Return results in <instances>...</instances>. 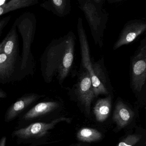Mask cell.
I'll use <instances>...</instances> for the list:
<instances>
[{"label":"cell","instance_id":"obj_22","mask_svg":"<svg viewBox=\"0 0 146 146\" xmlns=\"http://www.w3.org/2000/svg\"><path fill=\"white\" fill-rule=\"evenodd\" d=\"M7 0H0V6H3L7 2Z\"/></svg>","mask_w":146,"mask_h":146},{"label":"cell","instance_id":"obj_20","mask_svg":"<svg viewBox=\"0 0 146 146\" xmlns=\"http://www.w3.org/2000/svg\"><path fill=\"white\" fill-rule=\"evenodd\" d=\"M7 97V93L3 91L1 88H0V98H6Z\"/></svg>","mask_w":146,"mask_h":146},{"label":"cell","instance_id":"obj_13","mask_svg":"<svg viewBox=\"0 0 146 146\" xmlns=\"http://www.w3.org/2000/svg\"><path fill=\"white\" fill-rule=\"evenodd\" d=\"M134 113L122 100L117 101L113 114V119L117 126L123 128L128 125L133 120Z\"/></svg>","mask_w":146,"mask_h":146},{"label":"cell","instance_id":"obj_19","mask_svg":"<svg viewBox=\"0 0 146 146\" xmlns=\"http://www.w3.org/2000/svg\"><path fill=\"white\" fill-rule=\"evenodd\" d=\"M10 19H11V16L9 15L3 18L0 21V36H1L3 29L9 22Z\"/></svg>","mask_w":146,"mask_h":146},{"label":"cell","instance_id":"obj_7","mask_svg":"<svg viewBox=\"0 0 146 146\" xmlns=\"http://www.w3.org/2000/svg\"><path fill=\"white\" fill-rule=\"evenodd\" d=\"M78 3L79 8L83 11L89 23L95 44L102 47L100 19L95 4L91 0H81Z\"/></svg>","mask_w":146,"mask_h":146},{"label":"cell","instance_id":"obj_9","mask_svg":"<svg viewBox=\"0 0 146 146\" xmlns=\"http://www.w3.org/2000/svg\"><path fill=\"white\" fill-rule=\"evenodd\" d=\"M45 97V94H39L35 93L25 94L17 99L9 108L5 115V121H10L25 110L34 105L41 99Z\"/></svg>","mask_w":146,"mask_h":146},{"label":"cell","instance_id":"obj_1","mask_svg":"<svg viewBox=\"0 0 146 146\" xmlns=\"http://www.w3.org/2000/svg\"><path fill=\"white\" fill-rule=\"evenodd\" d=\"M76 37L73 32L51 41L41 55L40 69L47 84L54 81L63 86L69 76H76Z\"/></svg>","mask_w":146,"mask_h":146},{"label":"cell","instance_id":"obj_16","mask_svg":"<svg viewBox=\"0 0 146 146\" xmlns=\"http://www.w3.org/2000/svg\"><path fill=\"white\" fill-rule=\"evenodd\" d=\"M38 2L39 0H9L4 5L0 6V15L20 9L31 7L38 3Z\"/></svg>","mask_w":146,"mask_h":146},{"label":"cell","instance_id":"obj_23","mask_svg":"<svg viewBox=\"0 0 146 146\" xmlns=\"http://www.w3.org/2000/svg\"><path fill=\"white\" fill-rule=\"evenodd\" d=\"M91 1H93L94 2H95V3H99L100 1H101V0H91Z\"/></svg>","mask_w":146,"mask_h":146},{"label":"cell","instance_id":"obj_11","mask_svg":"<svg viewBox=\"0 0 146 146\" xmlns=\"http://www.w3.org/2000/svg\"><path fill=\"white\" fill-rule=\"evenodd\" d=\"M0 52L4 53L9 58L21 64V56L19 54V36L17 27L14 23L0 44Z\"/></svg>","mask_w":146,"mask_h":146},{"label":"cell","instance_id":"obj_25","mask_svg":"<svg viewBox=\"0 0 146 146\" xmlns=\"http://www.w3.org/2000/svg\"><path fill=\"white\" fill-rule=\"evenodd\" d=\"M145 145H146V142H145Z\"/></svg>","mask_w":146,"mask_h":146},{"label":"cell","instance_id":"obj_2","mask_svg":"<svg viewBox=\"0 0 146 146\" xmlns=\"http://www.w3.org/2000/svg\"><path fill=\"white\" fill-rule=\"evenodd\" d=\"M22 38V48L21 62V80L28 76H33L36 62L31 50L37 27V20L33 13L25 12L14 22Z\"/></svg>","mask_w":146,"mask_h":146},{"label":"cell","instance_id":"obj_14","mask_svg":"<svg viewBox=\"0 0 146 146\" xmlns=\"http://www.w3.org/2000/svg\"><path fill=\"white\" fill-rule=\"evenodd\" d=\"M40 6L61 18L69 14L71 10V0H46Z\"/></svg>","mask_w":146,"mask_h":146},{"label":"cell","instance_id":"obj_6","mask_svg":"<svg viewBox=\"0 0 146 146\" xmlns=\"http://www.w3.org/2000/svg\"><path fill=\"white\" fill-rule=\"evenodd\" d=\"M72 118L60 117L54 119L50 122H36L32 123L26 127L16 130L13 133L14 136L23 139L39 138L45 135L49 130L52 129L57 123L65 121L69 123Z\"/></svg>","mask_w":146,"mask_h":146},{"label":"cell","instance_id":"obj_15","mask_svg":"<svg viewBox=\"0 0 146 146\" xmlns=\"http://www.w3.org/2000/svg\"><path fill=\"white\" fill-rule=\"evenodd\" d=\"M112 108L111 95L104 98L100 99L96 102L93 109V112L97 121H104L109 116Z\"/></svg>","mask_w":146,"mask_h":146},{"label":"cell","instance_id":"obj_12","mask_svg":"<svg viewBox=\"0 0 146 146\" xmlns=\"http://www.w3.org/2000/svg\"><path fill=\"white\" fill-rule=\"evenodd\" d=\"M146 30V24H135L128 26L124 29L114 44L113 49L117 50L131 43Z\"/></svg>","mask_w":146,"mask_h":146},{"label":"cell","instance_id":"obj_8","mask_svg":"<svg viewBox=\"0 0 146 146\" xmlns=\"http://www.w3.org/2000/svg\"><path fill=\"white\" fill-rule=\"evenodd\" d=\"M63 102L61 100L54 99L38 102L24 114L22 119L30 121L53 113L63 107Z\"/></svg>","mask_w":146,"mask_h":146},{"label":"cell","instance_id":"obj_5","mask_svg":"<svg viewBox=\"0 0 146 146\" xmlns=\"http://www.w3.org/2000/svg\"><path fill=\"white\" fill-rule=\"evenodd\" d=\"M131 84L134 91L141 92L146 80V43L141 44L131 62Z\"/></svg>","mask_w":146,"mask_h":146},{"label":"cell","instance_id":"obj_24","mask_svg":"<svg viewBox=\"0 0 146 146\" xmlns=\"http://www.w3.org/2000/svg\"><path fill=\"white\" fill-rule=\"evenodd\" d=\"M77 1H78V2H79L80 1H81V0H77Z\"/></svg>","mask_w":146,"mask_h":146},{"label":"cell","instance_id":"obj_4","mask_svg":"<svg viewBox=\"0 0 146 146\" xmlns=\"http://www.w3.org/2000/svg\"><path fill=\"white\" fill-rule=\"evenodd\" d=\"M77 29L80 48V66L85 68L90 74L96 98L100 95H107L109 92L106 86L98 78L93 70L89 42L83 26V20L81 17L78 19Z\"/></svg>","mask_w":146,"mask_h":146},{"label":"cell","instance_id":"obj_3","mask_svg":"<svg viewBox=\"0 0 146 146\" xmlns=\"http://www.w3.org/2000/svg\"><path fill=\"white\" fill-rule=\"evenodd\" d=\"M75 76L77 79L74 84L67 88L69 98L81 111L89 115L92 103L96 98L91 76L87 71L81 66Z\"/></svg>","mask_w":146,"mask_h":146},{"label":"cell","instance_id":"obj_17","mask_svg":"<svg viewBox=\"0 0 146 146\" xmlns=\"http://www.w3.org/2000/svg\"><path fill=\"white\" fill-rule=\"evenodd\" d=\"M102 133L97 129L91 128H83L78 131V139L83 142H91L100 140L102 138Z\"/></svg>","mask_w":146,"mask_h":146},{"label":"cell","instance_id":"obj_18","mask_svg":"<svg viewBox=\"0 0 146 146\" xmlns=\"http://www.w3.org/2000/svg\"><path fill=\"white\" fill-rule=\"evenodd\" d=\"M140 135H130L119 142L117 146H134L141 139Z\"/></svg>","mask_w":146,"mask_h":146},{"label":"cell","instance_id":"obj_10","mask_svg":"<svg viewBox=\"0 0 146 146\" xmlns=\"http://www.w3.org/2000/svg\"><path fill=\"white\" fill-rule=\"evenodd\" d=\"M20 63L0 52V83L7 84L20 81Z\"/></svg>","mask_w":146,"mask_h":146},{"label":"cell","instance_id":"obj_21","mask_svg":"<svg viewBox=\"0 0 146 146\" xmlns=\"http://www.w3.org/2000/svg\"><path fill=\"white\" fill-rule=\"evenodd\" d=\"M6 137H3L2 138L0 142V146H5L6 143Z\"/></svg>","mask_w":146,"mask_h":146}]
</instances>
